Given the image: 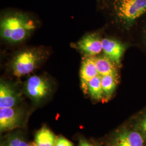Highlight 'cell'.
I'll return each instance as SVG.
<instances>
[{"label":"cell","instance_id":"cell-1","mask_svg":"<svg viewBox=\"0 0 146 146\" xmlns=\"http://www.w3.org/2000/svg\"><path fill=\"white\" fill-rule=\"evenodd\" d=\"M111 11L115 25L131 36L138 22L146 14V0H113Z\"/></svg>","mask_w":146,"mask_h":146},{"label":"cell","instance_id":"cell-2","mask_svg":"<svg viewBox=\"0 0 146 146\" xmlns=\"http://www.w3.org/2000/svg\"><path fill=\"white\" fill-rule=\"evenodd\" d=\"M35 24L28 16L20 13L6 14L1 20V36L11 43L24 41L35 29Z\"/></svg>","mask_w":146,"mask_h":146},{"label":"cell","instance_id":"cell-3","mask_svg":"<svg viewBox=\"0 0 146 146\" xmlns=\"http://www.w3.org/2000/svg\"><path fill=\"white\" fill-rule=\"evenodd\" d=\"M44 54L38 49H28L17 54L11 63L14 75L21 77L33 72L43 59Z\"/></svg>","mask_w":146,"mask_h":146},{"label":"cell","instance_id":"cell-4","mask_svg":"<svg viewBox=\"0 0 146 146\" xmlns=\"http://www.w3.org/2000/svg\"><path fill=\"white\" fill-rule=\"evenodd\" d=\"M51 90L52 86L48 80L41 76L34 75L29 77L25 84L26 94L36 104L45 99Z\"/></svg>","mask_w":146,"mask_h":146},{"label":"cell","instance_id":"cell-5","mask_svg":"<svg viewBox=\"0 0 146 146\" xmlns=\"http://www.w3.org/2000/svg\"><path fill=\"white\" fill-rule=\"evenodd\" d=\"M131 46L129 42H124L113 37L102 38V52L120 68L125 51Z\"/></svg>","mask_w":146,"mask_h":146},{"label":"cell","instance_id":"cell-6","mask_svg":"<svg viewBox=\"0 0 146 146\" xmlns=\"http://www.w3.org/2000/svg\"><path fill=\"white\" fill-rule=\"evenodd\" d=\"M24 122V113L16 108H0L1 132L10 131L20 127Z\"/></svg>","mask_w":146,"mask_h":146},{"label":"cell","instance_id":"cell-7","mask_svg":"<svg viewBox=\"0 0 146 146\" xmlns=\"http://www.w3.org/2000/svg\"><path fill=\"white\" fill-rule=\"evenodd\" d=\"M103 37L99 32L90 33L83 37L77 47L86 56H96L102 52Z\"/></svg>","mask_w":146,"mask_h":146},{"label":"cell","instance_id":"cell-8","mask_svg":"<svg viewBox=\"0 0 146 146\" xmlns=\"http://www.w3.org/2000/svg\"><path fill=\"white\" fill-rule=\"evenodd\" d=\"M20 101V95L11 84L1 81L0 108L15 107Z\"/></svg>","mask_w":146,"mask_h":146},{"label":"cell","instance_id":"cell-9","mask_svg":"<svg viewBox=\"0 0 146 146\" xmlns=\"http://www.w3.org/2000/svg\"><path fill=\"white\" fill-rule=\"evenodd\" d=\"M99 75L94 56H86L84 58L80 69V80L81 87L87 93V86L92 79Z\"/></svg>","mask_w":146,"mask_h":146},{"label":"cell","instance_id":"cell-10","mask_svg":"<svg viewBox=\"0 0 146 146\" xmlns=\"http://www.w3.org/2000/svg\"><path fill=\"white\" fill-rule=\"evenodd\" d=\"M144 141L140 133L134 131H125L116 137L113 146H143Z\"/></svg>","mask_w":146,"mask_h":146},{"label":"cell","instance_id":"cell-11","mask_svg":"<svg viewBox=\"0 0 146 146\" xmlns=\"http://www.w3.org/2000/svg\"><path fill=\"white\" fill-rule=\"evenodd\" d=\"M132 46L139 47L146 53V17H142L136 25L131 35Z\"/></svg>","mask_w":146,"mask_h":146},{"label":"cell","instance_id":"cell-12","mask_svg":"<svg viewBox=\"0 0 146 146\" xmlns=\"http://www.w3.org/2000/svg\"><path fill=\"white\" fill-rule=\"evenodd\" d=\"M98 72L100 76L109 74H118L119 67L111 59L104 54L94 56Z\"/></svg>","mask_w":146,"mask_h":146},{"label":"cell","instance_id":"cell-13","mask_svg":"<svg viewBox=\"0 0 146 146\" xmlns=\"http://www.w3.org/2000/svg\"><path fill=\"white\" fill-rule=\"evenodd\" d=\"M57 138L46 126L37 131L35 135L34 143L37 146H55Z\"/></svg>","mask_w":146,"mask_h":146},{"label":"cell","instance_id":"cell-14","mask_svg":"<svg viewBox=\"0 0 146 146\" xmlns=\"http://www.w3.org/2000/svg\"><path fill=\"white\" fill-rule=\"evenodd\" d=\"M101 77V86L105 99H110L119 82V74H109Z\"/></svg>","mask_w":146,"mask_h":146},{"label":"cell","instance_id":"cell-15","mask_svg":"<svg viewBox=\"0 0 146 146\" xmlns=\"http://www.w3.org/2000/svg\"><path fill=\"white\" fill-rule=\"evenodd\" d=\"M87 93H88L91 98L95 100L101 101L104 99L101 76L98 75L89 81L87 86Z\"/></svg>","mask_w":146,"mask_h":146},{"label":"cell","instance_id":"cell-16","mask_svg":"<svg viewBox=\"0 0 146 146\" xmlns=\"http://www.w3.org/2000/svg\"><path fill=\"white\" fill-rule=\"evenodd\" d=\"M5 146H30V145L22 136L15 134L8 137Z\"/></svg>","mask_w":146,"mask_h":146},{"label":"cell","instance_id":"cell-17","mask_svg":"<svg viewBox=\"0 0 146 146\" xmlns=\"http://www.w3.org/2000/svg\"><path fill=\"white\" fill-rule=\"evenodd\" d=\"M55 146H73V143L63 136L57 138Z\"/></svg>","mask_w":146,"mask_h":146},{"label":"cell","instance_id":"cell-18","mask_svg":"<svg viewBox=\"0 0 146 146\" xmlns=\"http://www.w3.org/2000/svg\"><path fill=\"white\" fill-rule=\"evenodd\" d=\"M140 125L142 131L146 134V117L142 120Z\"/></svg>","mask_w":146,"mask_h":146},{"label":"cell","instance_id":"cell-19","mask_svg":"<svg viewBox=\"0 0 146 146\" xmlns=\"http://www.w3.org/2000/svg\"><path fill=\"white\" fill-rule=\"evenodd\" d=\"M78 146H93L90 144L87 141L85 140H81L80 141Z\"/></svg>","mask_w":146,"mask_h":146},{"label":"cell","instance_id":"cell-20","mask_svg":"<svg viewBox=\"0 0 146 146\" xmlns=\"http://www.w3.org/2000/svg\"><path fill=\"white\" fill-rule=\"evenodd\" d=\"M30 146H37L36 145H35V143H34V142H33V143H31V144H30Z\"/></svg>","mask_w":146,"mask_h":146}]
</instances>
